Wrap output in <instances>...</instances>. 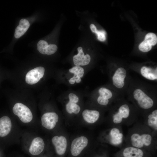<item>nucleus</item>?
<instances>
[{"label":"nucleus","mask_w":157,"mask_h":157,"mask_svg":"<svg viewBox=\"0 0 157 157\" xmlns=\"http://www.w3.org/2000/svg\"><path fill=\"white\" fill-rule=\"evenodd\" d=\"M110 134L112 144L118 145L122 142L123 134L120 132L118 129L117 128L112 129L110 131Z\"/></svg>","instance_id":"6ab92c4d"},{"label":"nucleus","mask_w":157,"mask_h":157,"mask_svg":"<svg viewBox=\"0 0 157 157\" xmlns=\"http://www.w3.org/2000/svg\"><path fill=\"white\" fill-rule=\"evenodd\" d=\"M152 46L147 41L144 40L139 46V50L144 52H147L150 51Z\"/></svg>","instance_id":"b1692460"},{"label":"nucleus","mask_w":157,"mask_h":157,"mask_svg":"<svg viewBox=\"0 0 157 157\" xmlns=\"http://www.w3.org/2000/svg\"><path fill=\"white\" fill-rule=\"evenodd\" d=\"M12 122L10 118L5 116L0 118V137L7 135L11 131Z\"/></svg>","instance_id":"4468645a"},{"label":"nucleus","mask_w":157,"mask_h":157,"mask_svg":"<svg viewBox=\"0 0 157 157\" xmlns=\"http://www.w3.org/2000/svg\"><path fill=\"white\" fill-rule=\"evenodd\" d=\"M90 28L92 32L96 33L98 30L96 26L93 24H91L90 25Z\"/></svg>","instance_id":"bb28decb"},{"label":"nucleus","mask_w":157,"mask_h":157,"mask_svg":"<svg viewBox=\"0 0 157 157\" xmlns=\"http://www.w3.org/2000/svg\"><path fill=\"white\" fill-rule=\"evenodd\" d=\"M152 140L151 135L149 134H144L140 135L138 133H134L131 136L132 145L137 148H141L144 145H149Z\"/></svg>","instance_id":"20e7f679"},{"label":"nucleus","mask_w":157,"mask_h":157,"mask_svg":"<svg viewBox=\"0 0 157 157\" xmlns=\"http://www.w3.org/2000/svg\"><path fill=\"white\" fill-rule=\"evenodd\" d=\"M77 50L78 54L74 55L73 57V61L76 66H85L90 63L91 58L88 54L84 55L81 47H79Z\"/></svg>","instance_id":"9d476101"},{"label":"nucleus","mask_w":157,"mask_h":157,"mask_svg":"<svg viewBox=\"0 0 157 157\" xmlns=\"http://www.w3.org/2000/svg\"><path fill=\"white\" fill-rule=\"evenodd\" d=\"M144 40L148 42L152 46H154L157 42V36L154 33H149L145 35Z\"/></svg>","instance_id":"5701e85b"},{"label":"nucleus","mask_w":157,"mask_h":157,"mask_svg":"<svg viewBox=\"0 0 157 157\" xmlns=\"http://www.w3.org/2000/svg\"><path fill=\"white\" fill-rule=\"evenodd\" d=\"M123 155L124 157H142L143 153L138 148L129 147L124 149Z\"/></svg>","instance_id":"a211bd4d"},{"label":"nucleus","mask_w":157,"mask_h":157,"mask_svg":"<svg viewBox=\"0 0 157 157\" xmlns=\"http://www.w3.org/2000/svg\"><path fill=\"white\" fill-rule=\"evenodd\" d=\"M68 97L69 100L73 101L76 104L78 101V97L74 93H69L68 95Z\"/></svg>","instance_id":"a878e982"},{"label":"nucleus","mask_w":157,"mask_h":157,"mask_svg":"<svg viewBox=\"0 0 157 157\" xmlns=\"http://www.w3.org/2000/svg\"><path fill=\"white\" fill-rule=\"evenodd\" d=\"M52 142L54 146L57 154L59 155H63L65 153L67 144V140L63 136L59 137L55 136L52 139Z\"/></svg>","instance_id":"6e6552de"},{"label":"nucleus","mask_w":157,"mask_h":157,"mask_svg":"<svg viewBox=\"0 0 157 157\" xmlns=\"http://www.w3.org/2000/svg\"><path fill=\"white\" fill-rule=\"evenodd\" d=\"M84 119L87 123L92 124L96 122L100 116L99 112L96 110L85 109L82 112Z\"/></svg>","instance_id":"dca6fc26"},{"label":"nucleus","mask_w":157,"mask_h":157,"mask_svg":"<svg viewBox=\"0 0 157 157\" xmlns=\"http://www.w3.org/2000/svg\"><path fill=\"white\" fill-rule=\"evenodd\" d=\"M58 115L55 112L45 113L41 117L42 124L47 129H52L56 126L58 121Z\"/></svg>","instance_id":"0eeeda50"},{"label":"nucleus","mask_w":157,"mask_h":157,"mask_svg":"<svg viewBox=\"0 0 157 157\" xmlns=\"http://www.w3.org/2000/svg\"><path fill=\"white\" fill-rule=\"evenodd\" d=\"M37 46L38 51L43 54H52L56 52L58 49L56 45L48 44L46 41L43 40H41L38 42Z\"/></svg>","instance_id":"9b49d317"},{"label":"nucleus","mask_w":157,"mask_h":157,"mask_svg":"<svg viewBox=\"0 0 157 157\" xmlns=\"http://www.w3.org/2000/svg\"><path fill=\"white\" fill-rule=\"evenodd\" d=\"M44 141L41 138L36 137L32 141L29 148V152L33 155H38L44 150Z\"/></svg>","instance_id":"f8f14e48"},{"label":"nucleus","mask_w":157,"mask_h":157,"mask_svg":"<svg viewBox=\"0 0 157 157\" xmlns=\"http://www.w3.org/2000/svg\"><path fill=\"white\" fill-rule=\"evenodd\" d=\"M96 33L97 35V39L99 41H104L106 40V33L104 30H98Z\"/></svg>","instance_id":"393cba45"},{"label":"nucleus","mask_w":157,"mask_h":157,"mask_svg":"<svg viewBox=\"0 0 157 157\" xmlns=\"http://www.w3.org/2000/svg\"><path fill=\"white\" fill-rule=\"evenodd\" d=\"M99 96L97 98V101L99 104L107 105L109 100L112 99L114 95V92L109 89L105 87H101L98 90Z\"/></svg>","instance_id":"1a4fd4ad"},{"label":"nucleus","mask_w":157,"mask_h":157,"mask_svg":"<svg viewBox=\"0 0 157 157\" xmlns=\"http://www.w3.org/2000/svg\"><path fill=\"white\" fill-rule=\"evenodd\" d=\"M45 69L42 67H38L28 71L26 76V83L33 85L38 83L44 76Z\"/></svg>","instance_id":"39448f33"},{"label":"nucleus","mask_w":157,"mask_h":157,"mask_svg":"<svg viewBox=\"0 0 157 157\" xmlns=\"http://www.w3.org/2000/svg\"><path fill=\"white\" fill-rule=\"evenodd\" d=\"M73 77L75 79V82L77 83H80L81 81V78L78 76H73Z\"/></svg>","instance_id":"cd10ccee"},{"label":"nucleus","mask_w":157,"mask_h":157,"mask_svg":"<svg viewBox=\"0 0 157 157\" xmlns=\"http://www.w3.org/2000/svg\"><path fill=\"white\" fill-rule=\"evenodd\" d=\"M140 73L144 78L151 81L157 80V67L153 68L149 67L143 66L140 69Z\"/></svg>","instance_id":"2eb2a0df"},{"label":"nucleus","mask_w":157,"mask_h":157,"mask_svg":"<svg viewBox=\"0 0 157 157\" xmlns=\"http://www.w3.org/2000/svg\"><path fill=\"white\" fill-rule=\"evenodd\" d=\"M80 106L75 102L69 100L66 105V110L69 114H78L80 110Z\"/></svg>","instance_id":"aec40b11"},{"label":"nucleus","mask_w":157,"mask_h":157,"mask_svg":"<svg viewBox=\"0 0 157 157\" xmlns=\"http://www.w3.org/2000/svg\"><path fill=\"white\" fill-rule=\"evenodd\" d=\"M69 72L74 74V76H78L81 78L83 77L84 74V70L80 66H75L69 70Z\"/></svg>","instance_id":"4be33fe9"},{"label":"nucleus","mask_w":157,"mask_h":157,"mask_svg":"<svg viewBox=\"0 0 157 157\" xmlns=\"http://www.w3.org/2000/svg\"><path fill=\"white\" fill-rule=\"evenodd\" d=\"M132 95L139 106L143 109H148L154 105L153 99L144 90L140 88H136L133 90Z\"/></svg>","instance_id":"f257e3e1"},{"label":"nucleus","mask_w":157,"mask_h":157,"mask_svg":"<svg viewBox=\"0 0 157 157\" xmlns=\"http://www.w3.org/2000/svg\"><path fill=\"white\" fill-rule=\"evenodd\" d=\"M148 123L150 126L157 129V110H155L152 111L151 113L148 116Z\"/></svg>","instance_id":"412c9836"},{"label":"nucleus","mask_w":157,"mask_h":157,"mask_svg":"<svg viewBox=\"0 0 157 157\" xmlns=\"http://www.w3.org/2000/svg\"><path fill=\"white\" fill-rule=\"evenodd\" d=\"M130 111V108L127 104H124L121 106L118 111L113 115V119L114 123H120L123 118H127L129 116Z\"/></svg>","instance_id":"ddd939ff"},{"label":"nucleus","mask_w":157,"mask_h":157,"mask_svg":"<svg viewBox=\"0 0 157 157\" xmlns=\"http://www.w3.org/2000/svg\"><path fill=\"white\" fill-rule=\"evenodd\" d=\"M88 143V139L84 136H81L74 139L71 146L70 151L72 155L74 156L79 155L87 146Z\"/></svg>","instance_id":"423d86ee"},{"label":"nucleus","mask_w":157,"mask_h":157,"mask_svg":"<svg viewBox=\"0 0 157 157\" xmlns=\"http://www.w3.org/2000/svg\"><path fill=\"white\" fill-rule=\"evenodd\" d=\"M127 72L123 67L117 68L114 72L112 77V82L114 86L117 89L123 88L125 85Z\"/></svg>","instance_id":"7ed1b4c3"},{"label":"nucleus","mask_w":157,"mask_h":157,"mask_svg":"<svg viewBox=\"0 0 157 157\" xmlns=\"http://www.w3.org/2000/svg\"><path fill=\"white\" fill-rule=\"evenodd\" d=\"M13 111L14 114L17 116L23 123L29 122L33 119V114L30 110L22 103H17L15 104L13 108Z\"/></svg>","instance_id":"f03ea898"},{"label":"nucleus","mask_w":157,"mask_h":157,"mask_svg":"<svg viewBox=\"0 0 157 157\" xmlns=\"http://www.w3.org/2000/svg\"><path fill=\"white\" fill-rule=\"evenodd\" d=\"M30 26L28 21L24 19H21L19 25L16 28L14 36L16 38H18L22 36L27 31Z\"/></svg>","instance_id":"f3484780"},{"label":"nucleus","mask_w":157,"mask_h":157,"mask_svg":"<svg viewBox=\"0 0 157 157\" xmlns=\"http://www.w3.org/2000/svg\"><path fill=\"white\" fill-rule=\"evenodd\" d=\"M69 82L71 84H73L75 83V79L73 76L69 79Z\"/></svg>","instance_id":"c85d7f7f"}]
</instances>
